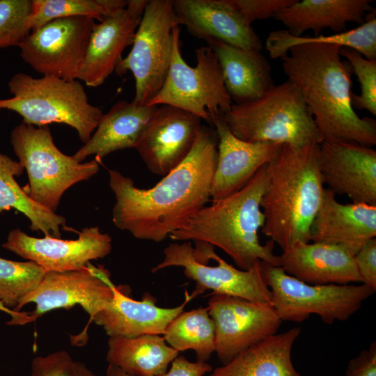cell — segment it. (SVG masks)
Wrapping results in <instances>:
<instances>
[{
  "label": "cell",
  "mask_w": 376,
  "mask_h": 376,
  "mask_svg": "<svg viewBox=\"0 0 376 376\" xmlns=\"http://www.w3.org/2000/svg\"><path fill=\"white\" fill-rule=\"evenodd\" d=\"M214 129L200 127L187 157L154 187L141 189L116 170H109L116 202L112 221L139 240L162 242L180 229L210 200L218 156Z\"/></svg>",
  "instance_id": "cell-1"
},
{
  "label": "cell",
  "mask_w": 376,
  "mask_h": 376,
  "mask_svg": "<svg viewBox=\"0 0 376 376\" xmlns=\"http://www.w3.org/2000/svg\"><path fill=\"white\" fill-rule=\"evenodd\" d=\"M341 47L305 43L281 58L288 79L301 93L323 141L376 144V121L359 117L351 102L350 68L340 60Z\"/></svg>",
  "instance_id": "cell-2"
},
{
  "label": "cell",
  "mask_w": 376,
  "mask_h": 376,
  "mask_svg": "<svg viewBox=\"0 0 376 376\" xmlns=\"http://www.w3.org/2000/svg\"><path fill=\"white\" fill-rule=\"evenodd\" d=\"M267 169L261 232L282 251L296 242H310L311 227L326 189L320 169V144H283Z\"/></svg>",
  "instance_id": "cell-3"
},
{
  "label": "cell",
  "mask_w": 376,
  "mask_h": 376,
  "mask_svg": "<svg viewBox=\"0 0 376 376\" xmlns=\"http://www.w3.org/2000/svg\"><path fill=\"white\" fill-rule=\"evenodd\" d=\"M267 165L240 190L203 207L169 237L217 246L243 270L260 261L279 266L274 243L269 240L262 244L258 236L265 224L260 205L267 181Z\"/></svg>",
  "instance_id": "cell-4"
},
{
  "label": "cell",
  "mask_w": 376,
  "mask_h": 376,
  "mask_svg": "<svg viewBox=\"0 0 376 376\" xmlns=\"http://www.w3.org/2000/svg\"><path fill=\"white\" fill-rule=\"evenodd\" d=\"M222 118L238 139L301 146L323 140L299 89L288 79L259 99L233 104Z\"/></svg>",
  "instance_id": "cell-5"
},
{
  "label": "cell",
  "mask_w": 376,
  "mask_h": 376,
  "mask_svg": "<svg viewBox=\"0 0 376 376\" xmlns=\"http://www.w3.org/2000/svg\"><path fill=\"white\" fill-rule=\"evenodd\" d=\"M8 85L13 97L0 99V109L16 112L26 125L65 124L77 131L84 143L90 139L103 114L100 108L88 102L78 80L52 76L34 78L19 72L12 77Z\"/></svg>",
  "instance_id": "cell-6"
},
{
  "label": "cell",
  "mask_w": 376,
  "mask_h": 376,
  "mask_svg": "<svg viewBox=\"0 0 376 376\" xmlns=\"http://www.w3.org/2000/svg\"><path fill=\"white\" fill-rule=\"evenodd\" d=\"M10 143L28 174L29 185L23 189L33 201L54 212L68 189L88 180L100 169L96 159L80 163L63 153L47 125L21 123L13 130Z\"/></svg>",
  "instance_id": "cell-7"
},
{
  "label": "cell",
  "mask_w": 376,
  "mask_h": 376,
  "mask_svg": "<svg viewBox=\"0 0 376 376\" xmlns=\"http://www.w3.org/2000/svg\"><path fill=\"white\" fill-rule=\"evenodd\" d=\"M271 304L281 321L301 323L318 315L326 324L349 319L375 290L359 285H311L287 274L280 266L260 261Z\"/></svg>",
  "instance_id": "cell-8"
},
{
  "label": "cell",
  "mask_w": 376,
  "mask_h": 376,
  "mask_svg": "<svg viewBox=\"0 0 376 376\" xmlns=\"http://www.w3.org/2000/svg\"><path fill=\"white\" fill-rule=\"evenodd\" d=\"M179 38L180 27L176 25L173 29V51L166 79L148 105L177 107L211 123V116L225 114L233 104L221 69L208 46L196 49V65H189L182 56Z\"/></svg>",
  "instance_id": "cell-9"
},
{
  "label": "cell",
  "mask_w": 376,
  "mask_h": 376,
  "mask_svg": "<svg viewBox=\"0 0 376 376\" xmlns=\"http://www.w3.org/2000/svg\"><path fill=\"white\" fill-rule=\"evenodd\" d=\"M171 243L164 250V258L152 269L155 273L169 267H181L184 274L196 282L189 299L207 290L247 300L271 304V292L265 283L260 261L248 270L237 269L220 258L210 244L195 241Z\"/></svg>",
  "instance_id": "cell-10"
},
{
  "label": "cell",
  "mask_w": 376,
  "mask_h": 376,
  "mask_svg": "<svg viewBox=\"0 0 376 376\" xmlns=\"http://www.w3.org/2000/svg\"><path fill=\"white\" fill-rule=\"evenodd\" d=\"M176 25L173 1H148L132 49L114 70L119 76L128 71L133 74L134 103L148 104L162 87L171 63L173 29Z\"/></svg>",
  "instance_id": "cell-11"
},
{
  "label": "cell",
  "mask_w": 376,
  "mask_h": 376,
  "mask_svg": "<svg viewBox=\"0 0 376 376\" xmlns=\"http://www.w3.org/2000/svg\"><path fill=\"white\" fill-rule=\"evenodd\" d=\"M95 24V19L88 17L47 22L20 43L21 57L42 76L77 80Z\"/></svg>",
  "instance_id": "cell-12"
},
{
  "label": "cell",
  "mask_w": 376,
  "mask_h": 376,
  "mask_svg": "<svg viewBox=\"0 0 376 376\" xmlns=\"http://www.w3.org/2000/svg\"><path fill=\"white\" fill-rule=\"evenodd\" d=\"M114 286L109 272L102 265L91 263L81 269L46 272L40 284L20 301L14 311L20 312L25 305L34 304L35 309L29 313L32 322L52 310L79 305L91 322L112 301Z\"/></svg>",
  "instance_id": "cell-13"
},
{
  "label": "cell",
  "mask_w": 376,
  "mask_h": 376,
  "mask_svg": "<svg viewBox=\"0 0 376 376\" xmlns=\"http://www.w3.org/2000/svg\"><path fill=\"white\" fill-rule=\"evenodd\" d=\"M207 309L215 329V352L223 365L278 333L282 321L271 304L213 294Z\"/></svg>",
  "instance_id": "cell-14"
},
{
  "label": "cell",
  "mask_w": 376,
  "mask_h": 376,
  "mask_svg": "<svg viewBox=\"0 0 376 376\" xmlns=\"http://www.w3.org/2000/svg\"><path fill=\"white\" fill-rule=\"evenodd\" d=\"M77 240L29 236L19 228L12 230L2 246L32 261L46 272H63L84 268L91 260L111 253V238L97 226L86 227Z\"/></svg>",
  "instance_id": "cell-15"
},
{
  "label": "cell",
  "mask_w": 376,
  "mask_h": 376,
  "mask_svg": "<svg viewBox=\"0 0 376 376\" xmlns=\"http://www.w3.org/2000/svg\"><path fill=\"white\" fill-rule=\"evenodd\" d=\"M201 121L177 107H158L135 148L147 168L164 177L178 166L190 152Z\"/></svg>",
  "instance_id": "cell-16"
},
{
  "label": "cell",
  "mask_w": 376,
  "mask_h": 376,
  "mask_svg": "<svg viewBox=\"0 0 376 376\" xmlns=\"http://www.w3.org/2000/svg\"><path fill=\"white\" fill-rule=\"evenodd\" d=\"M320 169L324 185L352 203L376 205V151L356 142L320 143Z\"/></svg>",
  "instance_id": "cell-17"
},
{
  "label": "cell",
  "mask_w": 376,
  "mask_h": 376,
  "mask_svg": "<svg viewBox=\"0 0 376 376\" xmlns=\"http://www.w3.org/2000/svg\"><path fill=\"white\" fill-rule=\"evenodd\" d=\"M148 0H129L118 10L94 25L77 80L89 87L102 85L123 59L124 49L132 45Z\"/></svg>",
  "instance_id": "cell-18"
},
{
  "label": "cell",
  "mask_w": 376,
  "mask_h": 376,
  "mask_svg": "<svg viewBox=\"0 0 376 376\" xmlns=\"http://www.w3.org/2000/svg\"><path fill=\"white\" fill-rule=\"evenodd\" d=\"M218 136V156L210 200H221L242 189L265 165L279 153L281 144L250 143L236 137L221 114L210 118Z\"/></svg>",
  "instance_id": "cell-19"
},
{
  "label": "cell",
  "mask_w": 376,
  "mask_h": 376,
  "mask_svg": "<svg viewBox=\"0 0 376 376\" xmlns=\"http://www.w3.org/2000/svg\"><path fill=\"white\" fill-rule=\"evenodd\" d=\"M178 25L192 36L220 40L242 49L261 52L262 42L229 0H174Z\"/></svg>",
  "instance_id": "cell-20"
},
{
  "label": "cell",
  "mask_w": 376,
  "mask_h": 376,
  "mask_svg": "<svg viewBox=\"0 0 376 376\" xmlns=\"http://www.w3.org/2000/svg\"><path fill=\"white\" fill-rule=\"evenodd\" d=\"M112 301L92 319L109 337L132 338L143 335H163L170 322L184 311L190 301L185 292V301L173 308H162L149 292L141 300L130 297L127 285L113 288Z\"/></svg>",
  "instance_id": "cell-21"
},
{
  "label": "cell",
  "mask_w": 376,
  "mask_h": 376,
  "mask_svg": "<svg viewBox=\"0 0 376 376\" xmlns=\"http://www.w3.org/2000/svg\"><path fill=\"white\" fill-rule=\"evenodd\" d=\"M279 258L287 274L308 284L362 283L354 255L340 245L299 242Z\"/></svg>",
  "instance_id": "cell-22"
},
{
  "label": "cell",
  "mask_w": 376,
  "mask_h": 376,
  "mask_svg": "<svg viewBox=\"0 0 376 376\" xmlns=\"http://www.w3.org/2000/svg\"><path fill=\"white\" fill-rule=\"evenodd\" d=\"M376 237V205L339 203L326 189L311 227V241L340 245L352 253Z\"/></svg>",
  "instance_id": "cell-23"
},
{
  "label": "cell",
  "mask_w": 376,
  "mask_h": 376,
  "mask_svg": "<svg viewBox=\"0 0 376 376\" xmlns=\"http://www.w3.org/2000/svg\"><path fill=\"white\" fill-rule=\"evenodd\" d=\"M157 108V105H141L132 101L118 102L102 114L90 139L72 157L81 163L88 157L95 155L100 162L113 152L135 148Z\"/></svg>",
  "instance_id": "cell-24"
},
{
  "label": "cell",
  "mask_w": 376,
  "mask_h": 376,
  "mask_svg": "<svg viewBox=\"0 0 376 376\" xmlns=\"http://www.w3.org/2000/svg\"><path fill=\"white\" fill-rule=\"evenodd\" d=\"M206 42L217 58L233 104L256 100L274 85L270 65L261 52L242 49L214 39Z\"/></svg>",
  "instance_id": "cell-25"
},
{
  "label": "cell",
  "mask_w": 376,
  "mask_h": 376,
  "mask_svg": "<svg viewBox=\"0 0 376 376\" xmlns=\"http://www.w3.org/2000/svg\"><path fill=\"white\" fill-rule=\"evenodd\" d=\"M369 0H296L277 11L273 17L287 27L288 32L299 37L308 30L316 36L322 29L345 31L347 24H362L374 9Z\"/></svg>",
  "instance_id": "cell-26"
},
{
  "label": "cell",
  "mask_w": 376,
  "mask_h": 376,
  "mask_svg": "<svg viewBox=\"0 0 376 376\" xmlns=\"http://www.w3.org/2000/svg\"><path fill=\"white\" fill-rule=\"evenodd\" d=\"M300 332L299 328L293 327L270 336L216 368L207 376H301L291 357Z\"/></svg>",
  "instance_id": "cell-27"
},
{
  "label": "cell",
  "mask_w": 376,
  "mask_h": 376,
  "mask_svg": "<svg viewBox=\"0 0 376 376\" xmlns=\"http://www.w3.org/2000/svg\"><path fill=\"white\" fill-rule=\"evenodd\" d=\"M107 361L133 376H157L166 373L179 352L159 335L135 338L109 337Z\"/></svg>",
  "instance_id": "cell-28"
},
{
  "label": "cell",
  "mask_w": 376,
  "mask_h": 376,
  "mask_svg": "<svg viewBox=\"0 0 376 376\" xmlns=\"http://www.w3.org/2000/svg\"><path fill=\"white\" fill-rule=\"evenodd\" d=\"M19 162L0 152V212L14 208L30 221V229L42 231L45 237L60 238V228L66 220L33 201L16 182L24 171Z\"/></svg>",
  "instance_id": "cell-29"
},
{
  "label": "cell",
  "mask_w": 376,
  "mask_h": 376,
  "mask_svg": "<svg viewBox=\"0 0 376 376\" xmlns=\"http://www.w3.org/2000/svg\"><path fill=\"white\" fill-rule=\"evenodd\" d=\"M365 22L355 29L329 36H299L287 30L273 31L268 35L265 49L272 58H281L293 46L305 43H323L349 47L368 60H376L375 9L366 15Z\"/></svg>",
  "instance_id": "cell-30"
},
{
  "label": "cell",
  "mask_w": 376,
  "mask_h": 376,
  "mask_svg": "<svg viewBox=\"0 0 376 376\" xmlns=\"http://www.w3.org/2000/svg\"><path fill=\"white\" fill-rule=\"evenodd\" d=\"M166 343L178 352L192 350L197 361L206 362L215 352V329L207 307L182 312L163 334Z\"/></svg>",
  "instance_id": "cell-31"
},
{
  "label": "cell",
  "mask_w": 376,
  "mask_h": 376,
  "mask_svg": "<svg viewBox=\"0 0 376 376\" xmlns=\"http://www.w3.org/2000/svg\"><path fill=\"white\" fill-rule=\"evenodd\" d=\"M31 31L52 19L68 17H88L102 22L126 7L125 0H32Z\"/></svg>",
  "instance_id": "cell-32"
},
{
  "label": "cell",
  "mask_w": 376,
  "mask_h": 376,
  "mask_svg": "<svg viewBox=\"0 0 376 376\" xmlns=\"http://www.w3.org/2000/svg\"><path fill=\"white\" fill-rule=\"evenodd\" d=\"M45 273L32 261L0 258V302L14 311L20 301L40 284Z\"/></svg>",
  "instance_id": "cell-33"
},
{
  "label": "cell",
  "mask_w": 376,
  "mask_h": 376,
  "mask_svg": "<svg viewBox=\"0 0 376 376\" xmlns=\"http://www.w3.org/2000/svg\"><path fill=\"white\" fill-rule=\"evenodd\" d=\"M32 0H0V48L17 46L31 32Z\"/></svg>",
  "instance_id": "cell-34"
},
{
  "label": "cell",
  "mask_w": 376,
  "mask_h": 376,
  "mask_svg": "<svg viewBox=\"0 0 376 376\" xmlns=\"http://www.w3.org/2000/svg\"><path fill=\"white\" fill-rule=\"evenodd\" d=\"M340 56L346 58L360 83L361 93H352L353 108L365 109L376 115V60H368L357 51L341 47Z\"/></svg>",
  "instance_id": "cell-35"
},
{
  "label": "cell",
  "mask_w": 376,
  "mask_h": 376,
  "mask_svg": "<svg viewBox=\"0 0 376 376\" xmlns=\"http://www.w3.org/2000/svg\"><path fill=\"white\" fill-rule=\"evenodd\" d=\"M296 0H229L244 20L249 25L256 20L266 19Z\"/></svg>",
  "instance_id": "cell-36"
},
{
  "label": "cell",
  "mask_w": 376,
  "mask_h": 376,
  "mask_svg": "<svg viewBox=\"0 0 376 376\" xmlns=\"http://www.w3.org/2000/svg\"><path fill=\"white\" fill-rule=\"evenodd\" d=\"M73 359L65 350L35 357L29 376H73Z\"/></svg>",
  "instance_id": "cell-37"
},
{
  "label": "cell",
  "mask_w": 376,
  "mask_h": 376,
  "mask_svg": "<svg viewBox=\"0 0 376 376\" xmlns=\"http://www.w3.org/2000/svg\"><path fill=\"white\" fill-rule=\"evenodd\" d=\"M362 283L376 290V238L367 242L354 255Z\"/></svg>",
  "instance_id": "cell-38"
},
{
  "label": "cell",
  "mask_w": 376,
  "mask_h": 376,
  "mask_svg": "<svg viewBox=\"0 0 376 376\" xmlns=\"http://www.w3.org/2000/svg\"><path fill=\"white\" fill-rule=\"evenodd\" d=\"M344 376H376L375 341L349 361Z\"/></svg>",
  "instance_id": "cell-39"
},
{
  "label": "cell",
  "mask_w": 376,
  "mask_h": 376,
  "mask_svg": "<svg viewBox=\"0 0 376 376\" xmlns=\"http://www.w3.org/2000/svg\"><path fill=\"white\" fill-rule=\"evenodd\" d=\"M212 370V367L206 362H191L180 355L171 362L169 370L157 376H203Z\"/></svg>",
  "instance_id": "cell-40"
},
{
  "label": "cell",
  "mask_w": 376,
  "mask_h": 376,
  "mask_svg": "<svg viewBox=\"0 0 376 376\" xmlns=\"http://www.w3.org/2000/svg\"><path fill=\"white\" fill-rule=\"evenodd\" d=\"M0 311L4 312L10 315V320L7 323L10 325H22L31 322L29 313L15 312L6 307L0 302Z\"/></svg>",
  "instance_id": "cell-41"
},
{
  "label": "cell",
  "mask_w": 376,
  "mask_h": 376,
  "mask_svg": "<svg viewBox=\"0 0 376 376\" xmlns=\"http://www.w3.org/2000/svg\"><path fill=\"white\" fill-rule=\"evenodd\" d=\"M73 376H98L82 362H73Z\"/></svg>",
  "instance_id": "cell-42"
},
{
  "label": "cell",
  "mask_w": 376,
  "mask_h": 376,
  "mask_svg": "<svg viewBox=\"0 0 376 376\" xmlns=\"http://www.w3.org/2000/svg\"><path fill=\"white\" fill-rule=\"evenodd\" d=\"M106 376H133L131 375L127 374V373L124 372L119 368L109 365L107 371H106Z\"/></svg>",
  "instance_id": "cell-43"
}]
</instances>
